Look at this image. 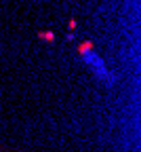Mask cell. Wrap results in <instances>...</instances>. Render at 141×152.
Returning <instances> with one entry per match:
<instances>
[{
    "instance_id": "1",
    "label": "cell",
    "mask_w": 141,
    "mask_h": 152,
    "mask_svg": "<svg viewBox=\"0 0 141 152\" xmlns=\"http://www.w3.org/2000/svg\"><path fill=\"white\" fill-rule=\"evenodd\" d=\"M80 55H82V64L91 70V74L95 76L99 83H103L105 87H114L116 85L114 72H110V68L103 61V57L99 55L91 45H82V47H80Z\"/></svg>"
}]
</instances>
